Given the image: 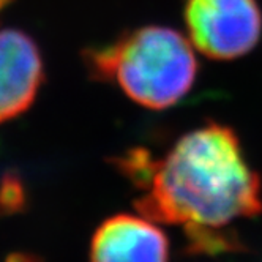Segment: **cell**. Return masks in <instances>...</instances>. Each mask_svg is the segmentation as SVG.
Returning <instances> with one entry per match:
<instances>
[{
    "label": "cell",
    "mask_w": 262,
    "mask_h": 262,
    "mask_svg": "<svg viewBox=\"0 0 262 262\" xmlns=\"http://www.w3.org/2000/svg\"><path fill=\"white\" fill-rule=\"evenodd\" d=\"M0 193H2L0 194V204L2 205L16 207V205L23 204V188L16 179H5Z\"/></svg>",
    "instance_id": "obj_6"
},
{
    "label": "cell",
    "mask_w": 262,
    "mask_h": 262,
    "mask_svg": "<svg viewBox=\"0 0 262 262\" xmlns=\"http://www.w3.org/2000/svg\"><path fill=\"white\" fill-rule=\"evenodd\" d=\"M10 2V0H0V11H2V8Z\"/></svg>",
    "instance_id": "obj_7"
},
{
    "label": "cell",
    "mask_w": 262,
    "mask_h": 262,
    "mask_svg": "<svg viewBox=\"0 0 262 262\" xmlns=\"http://www.w3.org/2000/svg\"><path fill=\"white\" fill-rule=\"evenodd\" d=\"M95 78L111 81L135 103L166 109L193 87L198 62L190 40L167 27H142L85 54Z\"/></svg>",
    "instance_id": "obj_2"
},
{
    "label": "cell",
    "mask_w": 262,
    "mask_h": 262,
    "mask_svg": "<svg viewBox=\"0 0 262 262\" xmlns=\"http://www.w3.org/2000/svg\"><path fill=\"white\" fill-rule=\"evenodd\" d=\"M114 164L139 191V215L182 226L191 253L240 251V240L224 229L262 213L260 179L226 125L210 122L191 129L160 158L131 148Z\"/></svg>",
    "instance_id": "obj_1"
},
{
    "label": "cell",
    "mask_w": 262,
    "mask_h": 262,
    "mask_svg": "<svg viewBox=\"0 0 262 262\" xmlns=\"http://www.w3.org/2000/svg\"><path fill=\"white\" fill-rule=\"evenodd\" d=\"M45 78L41 54L21 30H0V125L32 106Z\"/></svg>",
    "instance_id": "obj_4"
},
{
    "label": "cell",
    "mask_w": 262,
    "mask_h": 262,
    "mask_svg": "<svg viewBox=\"0 0 262 262\" xmlns=\"http://www.w3.org/2000/svg\"><path fill=\"white\" fill-rule=\"evenodd\" d=\"M185 23L191 45L218 60L245 55L262 32L256 0H185Z\"/></svg>",
    "instance_id": "obj_3"
},
{
    "label": "cell",
    "mask_w": 262,
    "mask_h": 262,
    "mask_svg": "<svg viewBox=\"0 0 262 262\" xmlns=\"http://www.w3.org/2000/svg\"><path fill=\"white\" fill-rule=\"evenodd\" d=\"M90 262H169V240L155 221L117 213L93 232Z\"/></svg>",
    "instance_id": "obj_5"
}]
</instances>
